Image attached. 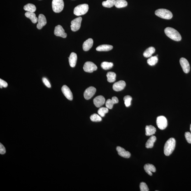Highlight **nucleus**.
<instances>
[{"label": "nucleus", "mask_w": 191, "mask_h": 191, "mask_svg": "<svg viewBox=\"0 0 191 191\" xmlns=\"http://www.w3.org/2000/svg\"><path fill=\"white\" fill-rule=\"evenodd\" d=\"M165 33L168 37L173 41H180L182 39V37L180 33L176 30L172 28L168 27L166 28Z\"/></svg>", "instance_id": "obj_1"}, {"label": "nucleus", "mask_w": 191, "mask_h": 191, "mask_svg": "<svg viewBox=\"0 0 191 191\" xmlns=\"http://www.w3.org/2000/svg\"><path fill=\"white\" fill-rule=\"evenodd\" d=\"M176 140L174 138H171L168 139L165 145L164 153L167 156L172 153L176 146Z\"/></svg>", "instance_id": "obj_2"}, {"label": "nucleus", "mask_w": 191, "mask_h": 191, "mask_svg": "<svg viewBox=\"0 0 191 191\" xmlns=\"http://www.w3.org/2000/svg\"><path fill=\"white\" fill-rule=\"evenodd\" d=\"M155 14L157 16L161 18L170 20L172 18V14L171 12L167 9H157L155 11Z\"/></svg>", "instance_id": "obj_3"}, {"label": "nucleus", "mask_w": 191, "mask_h": 191, "mask_svg": "<svg viewBox=\"0 0 191 191\" xmlns=\"http://www.w3.org/2000/svg\"><path fill=\"white\" fill-rule=\"evenodd\" d=\"M89 9L88 4H80L75 7L74 10V14L78 16L84 15L87 13Z\"/></svg>", "instance_id": "obj_4"}, {"label": "nucleus", "mask_w": 191, "mask_h": 191, "mask_svg": "<svg viewBox=\"0 0 191 191\" xmlns=\"http://www.w3.org/2000/svg\"><path fill=\"white\" fill-rule=\"evenodd\" d=\"M52 8L56 13H59L62 11L64 7L63 0H52Z\"/></svg>", "instance_id": "obj_5"}, {"label": "nucleus", "mask_w": 191, "mask_h": 191, "mask_svg": "<svg viewBox=\"0 0 191 191\" xmlns=\"http://www.w3.org/2000/svg\"><path fill=\"white\" fill-rule=\"evenodd\" d=\"M157 124L159 128L162 130L165 129L167 126V121L165 117L159 116L157 119Z\"/></svg>", "instance_id": "obj_6"}, {"label": "nucleus", "mask_w": 191, "mask_h": 191, "mask_svg": "<svg viewBox=\"0 0 191 191\" xmlns=\"http://www.w3.org/2000/svg\"><path fill=\"white\" fill-rule=\"evenodd\" d=\"M82 20V17H79L72 21L71 27L72 31H76L80 29Z\"/></svg>", "instance_id": "obj_7"}, {"label": "nucleus", "mask_w": 191, "mask_h": 191, "mask_svg": "<svg viewBox=\"0 0 191 191\" xmlns=\"http://www.w3.org/2000/svg\"><path fill=\"white\" fill-rule=\"evenodd\" d=\"M97 69V66L96 65L90 61L86 62L83 67L84 71L88 73H92Z\"/></svg>", "instance_id": "obj_8"}, {"label": "nucleus", "mask_w": 191, "mask_h": 191, "mask_svg": "<svg viewBox=\"0 0 191 191\" xmlns=\"http://www.w3.org/2000/svg\"><path fill=\"white\" fill-rule=\"evenodd\" d=\"M96 91V89L94 87H89L84 92V96L85 99L87 100L91 99L95 94Z\"/></svg>", "instance_id": "obj_9"}, {"label": "nucleus", "mask_w": 191, "mask_h": 191, "mask_svg": "<svg viewBox=\"0 0 191 191\" xmlns=\"http://www.w3.org/2000/svg\"><path fill=\"white\" fill-rule=\"evenodd\" d=\"M180 64L184 72L188 73L190 72V64L186 59L183 57L181 58L180 59Z\"/></svg>", "instance_id": "obj_10"}, {"label": "nucleus", "mask_w": 191, "mask_h": 191, "mask_svg": "<svg viewBox=\"0 0 191 191\" xmlns=\"http://www.w3.org/2000/svg\"><path fill=\"white\" fill-rule=\"evenodd\" d=\"M54 34L56 36H60L63 38H66L67 36V34L65 32L64 30L63 29L62 26L60 25L55 27L54 30Z\"/></svg>", "instance_id": "obj_11"}, {"label": "nucleus", "mask_w": 191, "mask_h": 191, "mask_svg": "<svg viewBox=\"0 0 191 191\" xmlns=\"http://www.w3.org/2000/svg\"><path fill=\"white\" fill-rule=\"evenodd\" d=\"M61 90L63 94H64L67 99L70 101L72 100L73 99L72 93L67 86L66 85L63 86L61 88Z\"/></svg>", "instance_id": "obj_12"}, {"label": "nucleus", "mask_w": 191, "mask_h": 191, "mask_svg": "<svg viewBox=\"0 0 191 191\" xmlns=\"http://www.w3.org/2000/svg\"><path fill=\"white\" fill-rule=\"evenodd\" d=\"M38 24L36 26L37 29H42L47 23L46 18L45 16L42 14H40L38 16Z\"/></svg>", "instance_id": "obj_13"}, {"label": "nucleus", "mask_w": 191, "mask_h": 191, "mask_svg": "<svg viewBox=\"0 0 191 191\" xmlns=\"http://www.w3.org/2000/svg\"><path fill=\"white\" fill-rule=\"evenodd\" d=\"M126 86V83L125 81L121 80L114 84L113 88L114 90L116 92L123 90Z\"/></svg>", "instance_id": "obj_14"}, {"label": "nucleus", "mask_w": 191, "mask_h": 191, "mask_svg": "<svg viewBox=\"0 0 191 191\" xmlns=\"http://www.w3.org/2000/svg\"><path fill=\"white\" fill-rule=\"evenodd\" d=\"M116 150L118 154L120 156L125 158H129L131 157V154L128 151H127L123 148L120 147H117Z\"/></svg>", "instance_id": "obj_15"}, {"label": "nucleus", "mask_w": 191, "mask_h": 191, "mask_svg": "<svg viewBox=\"0 0 191 191\" xmlns=\"http://www.w3.org/2000/svg\"><path fill=\"white\" fill-rule=\"evenodd\" d=\"M105 99L103 96L100 95L97 96L94 99V103L96 107H100L103 106L105 103Z\"/></svg>", "instance_id": "obj_16"}, {"label": "nucleus", "mask_w": 191, "mask_h": 191, "mask_svg": "<svg viewBox=\"0 0 191 191\" xmlns=\"http://www.w3.org/2000/svg\"><path fill=\"white\" fill-rule=\"evenodd\" d=\"M119 102V100L116 97H113L112 99H108L106 103V106L107 108L109 109H112L113 107L114 104H116Z\"/></svg>", "instance_id": "obj_17"}, {"label": "nucleus", "mask_w": 191, "mask_h": 191, "mask_svg": "<svg viewBox=\"0 0 191 191\" xmlns=\"http://www.w3.org/2000/svg\"><path fill=\"white\" fill-rule=\"evenodd\" d=\"M93 40L92 38H89L84 43L83 48L84 51H88L92 48L93 45Z\"/></svg>", "instance_id": "obj_18"}, {"label": "nucleus", "mask_w": 191, "mask_h": 191, "mask_svg": "<svg viewBox=\"0 0 191 191\" xmlns=\"http://www.w3.org/2000/svg\"><path fill=\"white\" fill-rule=\"evenodd\" d=\"M69 64L70 66L72 67H74L76 65L77 56L74 52H72L69 58Z\"/></svg>", "instance_id": "obj_19"}, {"label": "nucleus", "mask_w": 191, "mask_h": 191, "mask_svg": "<svg viewBox=\"0 0 191 191\" xmlns=\"http://www.w3.org/2000/svg\"><path fill=\"white\" fill-rule=\"evenodd\" d=\"M144 168L146 173L151 176L152 175V172H155L156 171L155 167L152 164H145Z\"/></svg>", "instance_id": "obj_20"}, {"label": "nucleus", "mask_w": 191, "mask_h": 191, "mask_svg": "<svg viewBox=\"0 0 191 191\" xmlns=\"http://www.w3.org/2000/svg\"><path fill=\"white\" fill-rule=\"evenodd\" d=\"M145 135L147 136H151L155 134L156 129L152 125L147 126L145 127Z\"/></svg>", "instance_id": "obj_21"}, {"label": "nucleus", "mask_w": 191, "mask_h": 191, "mask_svg": "<svg viewBox=\"0 0 191 191\" xmlns=\"http://www.w3.org/2000/svg\"><path fill=\"white\" fill-rule=\"evenodd\" d=\"M113 48V46L112 45L104 44L98 46L96 50L99 52H108L111 50Z\"/></svg>", "instance_id": "obj_22"}, {"label": "nucleus", "mask_w": 191, "mask_h": 191, "mask_svg": "<svg viewBox=\"0 0 191 191\" xmlns=\"http://www.w3.org/2000/svg\"><path fill=\"white\" fill-rule=\"evenodd\" d=\"M157 138L155 136L152 135L147 141L145 147L147 148H152L154 146V143L156 141Z\"/></svg>", "instance_id": "obj_23"}, {"label": "nucleus", "mask_w": 191, "mask_h": 191, "mask_svg": "<svg viewBox=\"0 0 191 191\" xmlns=\"http://www.w3.org/2000/svg\"><path fill=\"white\" fill-rule=\"evenodd\" d=\"M25 16L31 21L33 24H36L38 22V18L36 16V14L34 13L27 12L25 14Z\"/></svg>", "instance_id": "obj_24"}, {"label": "nucleus", "mask_w": 191, "mask_h": 191, "mask_svg": "<svg viewBox=\"0 0 191 191\" xmlns=\"http://www.w3.org/2000/svg\"><path fill=\"white\" fill-rule=\"evenodd\" d=\"M155 49L154 47H149L144 52V57L146 58L151 57L152 54L155 53Z\"/></svg>", "instance_id": "obj_25"}, {"label": "nucleus", "mask_w": 191, "mask_h": 191, "mask_svg": "<svg viewBox=\"0 0 191 191\" xmlns=\"http://www.w3.org/2000/svg\"><path fill=\"white\" fill-rule=\"evenodd\" d=\"M114 6L117 8H124L127 6V2L125 0H115Z\"/></svg>", "instance_id": "obj_26"}, {"label": "nucleus", "mask_w": 191, "mask_h": 191, "mask_svg": "<svg viewBox=\"0 0 191 191\" xmlns=\"http://www.w3.org/2000/svg\"><path fill=\"white\" fill-rule=\"evenodd\" d=\"M24 10L27 12L34 13L36 11V8L35 5L32 4H28L25 5L24 8Z\"/></svg>", "instance_id": "obj_27"}, {"label": "nucleus", "mask_w": 191, "mask_h": 191, "mask_svg": "<svg viewBox=\"0 0 191 191\" xmlns=\"http://www.w3.org/2000/svg\"><path fill=\"white\" fill-rule=\"evenodd\" d=\"M107 80L109 83H113L116 80V74L113 72H108L107 74Z\"/></svg>", "instance_id": "obj_28"}, {"label": "nucleus", "mask_w": 191, "mask_h": 191, "mask_svg": "<svg viewBox=\"0 0 191 191\" xmlns=\"http://www.w3.org/2000/svg\"><path fill=\"white\" fill-rule=\"evenodd\" d=\"M158 59L157 56H154V57H150V59L147 60V63L149 65L151 66H155L158 62Z\"/></svg>", "instance_id": "obj_29"}, {"label": "nucleus", "mask_w": 191, "mask_h": 191, "mask_svg": "<svg viewBox=\"0 0 191 191\" xmlns=\"http://www.w3.org/2000/svg\"><path fill=\"white\" fill-rule=\"evenodd\" d=\"M115 0H107L103 1L102 6L104 7L110 8L115 5Z\"/></svg>", "instance_id": "obj_30"}, {"label": "nucleus", "mask_w": 191, "mask_h": 191, "mask_svg": "<svg viewBox=\"0 0 191 191\" xmlns=\"http://www.w3.org/2000/svg\"><path fill=\"white\" fill-rule=\"evenodd\" d=\"M113 66V64L112 62H104L101 64V67L104 70H108L111 69Z\"/></svg>", "instance_id": "obj_31"}, {"label": "nucleus", "mask_w": 191, "mask_h": 191, "mask_svg": "<svg viewBox=\"0 0 191 191\" xmlns=\"http://www.w3.org/2000/svg\"><path fill=\"white\" fill-rule=\"evenodd\" d=\"M108 109L107 108L101 107L98 111V114L102 117L105 116V114L108 113Z\"/></svg>", "instance_id": "obj_32"}, {"label": "nucleus", "mask_w": 191, "mask_h": 191, "mask_svg": "<svg viewBox=\"0 0 191 191\" xmlns=\"http://www.w3.org/2000/svg\"><path fill=\"white\" fill-rule=\"evenodd\" d=\"M124 100L125 106L127 107H129L131 106L132 97L129 95L126 96L124 98Z\"/></svg>", "instance_id": "obj_33"}, {"label": "nucleus", "mask_w": 191, "mask_h": 191, "mask_svg": "<svg viewBox=\"0 0 191 191\" xmlns=\"http://www.w3.org/2000/svg\"><path fill=\"white\" fill-rule=\"evenodd\" d=\"M90 118L91 121L93 122H99L102 121L101 117L96 114H94L91 115Z\"/></svg>", "instance_id": "obj_34"}, {"label": "nucleus", "mask_w": 191, "mask_h": 191, "mask_svg": "<svg viewBox=\"0 0 191 191\" xmlns=\"http://www.w3.org/2000/svg\"><path fill=\"white\" fill-rule=\"evenodd\" d=\"M140 190L141 191H148L149 189L146 184L145 182H141L140 185Z\"/></svg>", "instance_id": "obj_35"}, {"label": "nucleus", "mask_w": 191, "mask_h": 191, "mask_svg": "<svg viewBox=\"0 0 191 191\" xmlns=\"http://www.w3.org/2000/svg\"><path fill=\"white\" fill-rule=\"evenodd\" d=\"M185 136L187 142L191 144V133L189 132H186Z\"/></svg>", "instance_id": "obj_36"}, {"label": "nucleus", "mask_w": 191, "mask_h": 191, "mask_svg": "<svg viewBox=\"0 0 191 191\" xmlns=\"http://www.w3.org/2000/svg\"><path fill=\"white\" fill-rule=\"evenodd\" d=\"M42 81L43 83L44 84L46 87H48V88H50L51 86L50 82H49L48 80L46 78H43L42 79Z\"/></svg>", "instance_id": "obj_37"}, {"label": "nucleus", "mask_w": 191, "mask_h": 191, "mask_svg": "<svg viewBox=\"0 0 191 191\" xmlns=\"http://www.w3.org/2000/svg\"><path fill=\"white\" fill-rule=\"evenodd\" d=\"M8 83H6V81H4L1 79H0V86H1V88H2V87H8Z\"/></svg>", "instance_id": "obj_38"}, {"label": "nucleus", "mask_w": 191, "mask_h": 191, "mask_svg": "<svg viewBox=\"0 0 191 191\" xmlns=\"http://www.w3.org/2000/svg\"><path fill=\"white\" fill-rule=\"evenodd\" d=\"M6 152V150L5 147L1 143L0 144V154L1 155H4Z\"/></svg>", "instance_id": "obj_39"}, {"label": "nucleus", "mask_w": 191, "mask_h": 191, "mask_svg": "<svg viewBox=\"0 0 191 191\" xmlns=\"http://www.w3.org/2000/svg\"><path fill=\"white\" fill-rule=\"evenodd\" d=\"M190 130L191 132V124L190 127Z\"/></svg>", "instance_id": "obj_40"}]
</instances>
